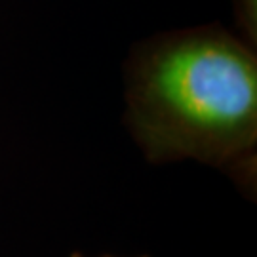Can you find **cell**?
Listing matches in <instances>:
<instances>
[{"label":"cell","mask_w":257,"mask_h":257,"mask_svg":"<svg viewBox=\"0 0 257 257\" xmlns=\"http://www.w3.org/2000/svg\"><path fill=\"white\" fill-rule=\"evenodd\" d=\"M71 257H90V255H84V253H73ZM99 257H114V255H99ZM132 257H149V255H132Z\"/></svg>","instance_id":"obj_2"},{"label":"cell","mask_w":257,"mask_h":257,"mask_svg":"<svg viewBox=\"0 0 257 257\" xmlns=\"http://www.w3.org/2000/svg\"><path fill=\"white\" fill-rule=\"evenodd\" d=\"M130 126L151 162L227 168L257 141V65L238 42L194 35L168 42L138 74Z\"/></svg>","instance_id":"obj_1"}]
</instances>
